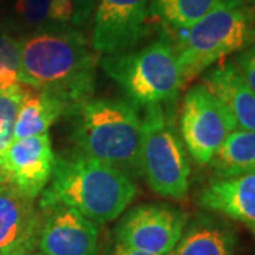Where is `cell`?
I'll return each mask as SVG.
<instances>
[{
	"label": "cell",
	"mask_w": 255,
	"mask_h": 255,
	"mask_svg": "<svg viewBox=\"0 0 255 255\" xmlns=\"http://www.w3.org/2000/svg\"><path fill=\"white\" fill-rule=\"evenodd\" d=\"M18 38L26 85L53 92L68 110L92 98L100 54L82 30L68 26Z\"/></svg>",
	"instance_id": "1"
},
{
	"label": "cell",
	"mask_w": 255,
	"mask_h": 255,
	"mask_svg": "<svg viewBox=\"0 0 255 255\" xmlns=\"http://www.w3.org/2000/svg\"><path fill=\"white\" fill-rule=\"evenodd\" d=\"M73 153L95 159L125 173L142 176V117L127 100L90 98L65 112Z\"/></svg>",
	"instance_id": "2"
},
{
	"label": "cell",
	"mask_w": 255,
	"mask_h": 255,
	"mask_svg": "<svg viewBox=\"0 0 255 255\" xmlns=\"http://www.w3.org/2000/svg\"><path fill=\"white\" fill-rule=\"evenodd\" d=\"M136 193V184L125 173L71 153L55 157L50 186L40 196L70 206L97 226H104L118 219Z\"/></svg>",
	"instance_id": "3"
},
{
	"label": "cell",
	"mask_w": 255,
	"mask_h": 255,
	"mask_svg": "<svg viewBox=\"0 0 255 255\" xmlns=\"http://www.w3.org/2000/svg\"><path fill=\"white\" fill-rule=\"evenodd\" d=\"M172 37L184 85L226 57L255 44V7L250 0H220Z\"/></svg>",
	"instance_id": "4"
},
{
	"label": "cell",
	"mask_w": 255,
	"mask_h": 255,
	"mask_svg": "<svg viewBox=\"0 0 255 255\" xmlns=\"http://www.w3.org/2000/svg\"><path fill=\"white\" fill-rule=\"evenodd\" d=\"M100 65L137 110L174 104L184 87L173 40L167 33L143 47L104 55Z\"/></svg>",
	"instance_id": "5"
},
{
	"label": "cell",
	"mask_w": 255,
	"mask_h": 255,
	"mask_svg": "<svg viewBox=\"0 0 255 255\" xmlns=\"http://www.w3.org/2000/svg\"><path fill=\"white\" fill-rule=\"evenodd\" d=\"M140 172L150 190L180 200L190 187V160L176 125L173 104L145 108L142 117Z\"/></svg>",
	"instance_id": "6"
},
{
	"label": "cell",
	"mask_w": 255,
	"mask_h": 255,
	"mask_svg": "<svg viewBox=\"0 0 255 255\" xmlns=\"http://www.w3.org/2000/svg\"><path fill=\"white\" fill-rule=\"evenodd\" d=\"M237 124L226 104L201 82L184 94L179 132L187 153L197 164H207Z\"/></svg>",
	"instance_id": "7"
},
{
	"label": "cell",
	"mask_w": 255,
	"mask_h": 255,
	"mask_svg": "<svg viewBox=\"0 0 255 255\" xmlns=\"http://www.w3.org/2000/svg\"><path fill=\"white\" fill-rule=\"evenodd\" d=\"M189 214L170 204L146 203L128 210L115 228L117 244L155 255H170L180 241Z\"/></svg>",
	"instance_id": "8"
},
{
	"label": "cell",
	"mask_w": 255,
	"mask_h": 255,
	"mask_svg": "<svg viewBox=\"0 0 255 255\" xmlns=\"http://www.w3.org/2000/svg\"><path fill=\"white\" fill-rule=\"evenodd\" d=\"M152 0H97L92 14L91 46L104 55L136 48L149 36L155 18Z\"/></svg>",
	"instance_id": "9"
},
{
	"label": "cell",
	"mask_w": 255,
	"mask_h": 255,
	"mask_svg": "<svg viewBox=\"0 0 255 255\" xmlns=\"http://www.w3.org/2000/svg\"><path fill=\"white\" fill-rule=\"evenodd\" d=\"M37 248L46 255H100V226L60 201L40 196Z\"/></svg>",
	"instance_id": "10"
},
{
	"label": "cell",
	"mask_w": 255,
	"mask_h": 255,
	"mask_svg": "<svg viewBox=\"0 0 255 255\" xmlns=\"http://www.w3.org/2000/svg\"><path fill=\"white\" fill-rule=\"evenodd\" d=\"M55 157L47 132L13 140L0 157V169L6 182L26 197L36 200L50 183Z\"/></svg>",
	"instance_id": "11"
},
{
	"label": "cell",
	"mask_w": 255,
	"mask_h": 255,
	"mask_svg": "<svg viewBox=\"0 0 255 255\" xmlns=\"http://www.w3.org/2000/svg\"><path fill=\"white\" fill-rule=\"evenodd\" d=\"M40 211L34 200L6 182L0 186V255H30L38 244Z\"/></svg>",
	"instance_id": "12"
},
{
	"label": "cell",
	"mask_w": 255,
	"mask_h": 255,
	"mask_svg": "<svg viewBox=\"0 0 255 255\" xmlns=\"http://www.w3.org/2000/svg\"><path fill=\"white\" fill-rule=\"evenodd\" d=\"M199 204L207 211L254 227L255 173L217 177L201 190Z\"/></svg>",
	"instance_id": "13"
},
{
	"label": "cell",
	"mask_w": 255,
	"mask_h": 255,
	"mask_svg": "<svg viewBox=\"0 0 255 255\" xmlns=\"http://www.w3.org/2000/svg\"><path fill=\"white\" fill-rule=\"evenodd\" d=\"M203 84L226 104L237 129L255 132V94L234 60H224L203 73Z\"/></svg>",
	"instance_id": "14"
},
{
	"label": "cell",
	"mask_w": 255,
	"mask_h": 255,
	"mask_svg": "<svg viewBox=\"0 0 255 255\" xmlns=\"http://www.w3.org/2000/svg\"><path fill=\"white\" fill-rule=\"evenodd\" d=\"M0 28L17 37L50 28L68 27L73 21L70 0H7ZM73 27V26H71Z\"/></svg>",
	"instance_id": "15"
},
{
	"label": "cell",
	"mask_w": 255,
	"mask_h": 255,
	"mask_svg": "<svg viewBox=\"0 0 255 255\" xmlns=\"http://www.w3.org/2000/svg\"><path fill=\"white\" fill-rule=\"evenodd\" d=\"M236 231L224 220L200 214L187 223L180 241L170 255H234Z\"/></svg>",
	"instance_id": "16"
},
{
	"label": "cell",
	"mask_w": 255,
	"mask_h": 255,
	"mask_svg": "<svg viewBox=\"0 0 255 255\" xmlns=\"http://www.w3.org/2000/svg\"><path fill=\"white\" fill-rule=\"evenodd\" d=\"M67 111L68 105L55 94L24 85L13 140L47 133L57 119L65 115Z\"/></svg>",
	"instance_id": "17"
},
{
	"label": "cell",
	"mask_w": 255,
	"mask_h": 255,
	"mask_svg": "<svg viewBox=\"0 0 255 255\" xmlns=\"http://www.w3.org/2000/svg\"><path fill=\"white\" fill-rule=\"evenodd\" d=\"M217 177L255 173V132L236 129L210 160Z\"/></svg>",
	"instance_id": "18"
},
{
	"label": "cell",
	"mask_w": 255,
	"mask_h": 255,
	"mask_svg": "<svg viewBox=\"0 0 255 255\" xmlns=\"http://www.w3.org/2000/svg\"><path fill=\"white\" fill-rule=\"evenodd\" d=\"M220 0H152L150 10L155 21L162 23L169 36L190 27Z\"/></svg>",
	"instance_id": "19"
},
{
	"label": "cell",
	"mask_w": 255,
	"mask_h": 255,
	"mask_svg": "<svg viewBox=\"0 0 255 255\" xmlns=\"http://www.w3.org/2000/svg\"><path fill=\"white\" fill-rule=\"evenodd\" d=\"M23 92L24 84L0 87V157L13 142L14 125Z\"/></svg>",
	"instance_id": "20"
},
{
	"label": "cell",
	"mask_w": 255,
	"mask_h": 255,
	"mask_svg": "<svg viewBox=\"0 0 255 255\" xmlns=\"http://www.w3.org/2000/svg\"><path fill=\"white\" fill-rule=\"evenodd\" d=\"M11 84H24L21 67L20 38L0 28V87Z\"/></svg>",
	"instance_id": "21"
},
{
	"label": "cell",
	"mask_w": 255,
	"mask_h": 255,
	"mask_svg": "<svg viewBox=\"0 0 255 255\" xmlns=\"http://www.w3.org/2000/svg\"><path fill=\"white\" fill-rule=\"evenodd\" d=\"M233 60L244 75L247 84L255 94V44L237 53Z\"/></svg>",
	"instance_id": "22"
},
{
	"label": "cell",
	"mask_w": 255,
	"mask_h": 255,
	"mask_svg": "<svg viewBox=\"0 0 255 255\" xmlns=\"http://www.w3.org/2000/svg\"><path fill=\"white\" fill-rule=\"evenodd\" d=\"M70 3L73 6L71 26L78 30L85 28L91 23L97 0H70Z\"/></svg>",
	"instance_id": "23"
},
{
	"label": "cell",
	"mask_w": 255,
	"mask_h": 255,
	"mask_svg": "<svg viewBox=\"0 0 255 255\" xmlns=\"http://www.w3.org/2000/svg\"><path fill=\"white\" fill-rule=\"evenodd\" d=\"M112 255H155V254H147V253H142V251H136V250H130V248L121 246V244H115L114 250H112Z\"/></svg>",
	"instance_id": "24"
},
{
	"label": "cell",
	"mask_w": 255,
	"mask_h": 255,
	"mask_svg": "<svg viewBox=\"0 0 255 255\" xmlns=\"http://www.w3.org/2000/svg\"><path fill=\"white\" fill-rule=\"evenodd\" d=\"M4 183H6V177H4V173H3L1 169H0V186L4 184Z\"/></svg>",
	"instance_id": "25"
},
{
	"label": "cell",
	"mask_w": 255,
	"mask_h": 255,
	"mask_svg": "<svg viewBox=\"0 0 255 255\" xmlns=\"http://www.w3.org/2000/svg\"><path fill=\"white\" fill-rule=\"evenodd\" d=\"M30 255H46V254H43V253H40V251H34V253H31Z\"/></svg>",
	"instance_id": "26"
},
{
	"label": "cell",
	"mask_w": 255,
	"mask_h": 255,
	"mask_svg": "<svg viewBox=\"0 0 255 255\" xmlns=\"http://www.w3.org/2000/svg\"><path fill=\"white\" fill-rule=\"evenodd\" d=\"M250 1H251V4L255 7V0H250Z\"/></svg>",
	"instance_id": "27"
},
{
	"label": "cell",
	"mask_w": 255,
	"mask_h": 255,
	"mask_svg": "<svg viewBox=\"0 0 255 255\" xmlns=\"http://www.w3.org/2000/svg\"><path fill=\"white\" fill-rule=\"evenodd\" d=\"M251 230H253V233L255 234V226H254V227H251Z\"/></svg>",
	"instance_id": "28"
}]
</instances>
